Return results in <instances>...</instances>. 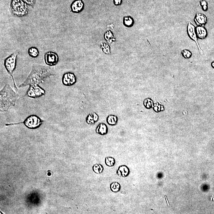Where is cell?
<instances>
[{
  "mask_svg": "<svg viewBox=\"0 0 214 214\" xmlns=\"http://www.w3.org/2000/svg\"><path fill=\"white\" fill-rule=\"evenodd\" d=\"M55 75L48 67L33 64L31 71L25 81L19 87H23L30 84H39L44 82L47 78Z\"/></svg>",
  "mask_w": 214,
  "mask_h": 214,
  "instance_id": "obj_1",
  "label": "cell"
},
{
  "mask_svg": "<svg viewBox=\"0 0 214 214\" xmlns=\"http://www.w3.org/2000/svg\"><path fill=\"white\" fill-rule=\"evenodd\" d=\"M19 95L12 88L9 84H6L0 92V110L7 111L15 106Z\"/></svg>",
  "mask_w": 214,
  "mask_h": 214,
  "instance_id": "obj_2",
  "label": "cell"
},
{
  "mask_svg": "<svg viewBox=\"0 0 214 214\" xmlns=\"http://www.w3.org/2000/svg\"><path fill=\"white\" fill-rule=\"evenodd\" d=\"M11 9L12 14L18 17H23L28 14L27 4L22 0H11Z\"/></svg>",
  "mask_w": 214,
  "mask_h": 214,
  "instance_id": "obj_3",
  "label": "cell"
},
{
  "mask_svg": "<svg viewBox=\"0 0 214 214\" xmlns=\"http://www.w3.org/2000/svg\"><path fill=\"white\" fill-rule=\"evenodd\" d=\"M19 52H14L12 54L9 56L5 60L4 66L7 72L12 77L13 81L14 86L15 87V90L17 91L18 88L16 86V84L15 82V79L13 77V74L16 69V61L17 56Z\"/></svg>",
  "mask_w": 214,
  "mask_h": 214,
  "instance_id": "obj_4",
  "label": "cell"
},
{
  "mask_svg": "<svg viewBox=\"0 0 214 214\" xmlns=\"http://www.w3.org/2000/svg\"><path fill=\"white\" fill-rule=\"evenodd\" d=\"M43 122H44V121L39 117L36 115H32L28 116L23 122L17 123L6 124V125L23 123L28 129H35L40 127Z\"/></svg>",
  "mask_w": 214,
  "mask_h": 214,
  "instance_id": "obj_5",
  "label": "cell"
},
{
  "mask_svg": "<svg viewBox=\"0 0 214 214\" xmlns=\"http://www.w3.org/2000/svg\"><path fill=\"white\" fill-rule=\"evenodd\" d=\"M46 92L38 84H30L25 96L33 98H37L45 95Z\"/></svg>",
  "mask_w": 214,
  "mask_h": 214,
  "instance_id": "obj_6",
  "label": "cell"
},
{
  "mask_svg": "<svg viewBox=\"0 0 214 214\" xmlns=\"http://www.w3.org/2000/svg\"><path fill=\"white\" fill-rule=\"evenodd\" d=\"M44 60L46 64L51 66H54L58 63L59 57L56 52L50 51L45 54Z\"/></svg>",
  "mask_w": 214,
  "mask_h": 214,
  "instance_id": "obj_7",
  "label": "cell"
},
{
  "mask_svg": "<svg viewBox=\"0 0 214 214\" xmlns=\"http://www.w3.org/2000/svg\"><path fill=\"white\" fill-rule=\"evenodd\" d=\"M77 82V78L75 74L71 72L65 73L62 77V83L66 86L74 85Z\"/></svg>",
  "mask_w": 214,
  "mask_h": 214,
  "instance_id": "obj_8",
  "label": "cell"
},
{
  "mask_svg": "<svg viewBox=\"0 0 214 214\" xmlns=\"http://www.w3.org/2000/svg\"><path fill=\"white\" fill-rule=\"evenodd\" d=\"M84 6L82 0H75L71 5V11L74 13H79L84 9Z\"/></svg>",
  "mask_w": 214,
  "mask_h": 214,
  "instance_id": "obj_9",
  "label": "cell"
},
{
  "mask_svg": "<svg viewBox=\"0 0 214 214\" xmlns=\"http://www.w3.org/2000/svg\"><path fill=\"white\" fill-rule=\"evenodd\" d=\"M187 32H188V35H189L192 40L194 41L196 43L199 49L200 52L201 53L202 50H201L199 45L198 41H197V35L196 33L195 27L190 22L188 23V26H187Z\"/></svg>",
  "mask_w": 214,
  "mask_h": 214,
  "instance_id": "obj_10",
  "label": "cell"
},
{
  "mask_svg": "<svg viewBox=\"0 0 214 214\" xmlns=\"http://www.w3.org/2000/svg\"><path fill=\"white\" fill-rule=\"evenodd\" d=\"M130 170L127 166L122 165L119 166L116 171V174L120 177L125 178L129 176L130 174Z\"/></svg>",
  "mask_w": 214,
  "mask_h": 214,
  "instance_id": "obj_11",
  "label": "cell"
},
{
  "mask_svg": "<svg viewBox=\"0 0 214 214\" xmlns=\"http://www.w3.org/2000/svg\"><path fill=\"white\" fill-rule=\"evenodd\" d=\"M96 131L101 135H105L108 133V127L106 124L101 123L96 128Z\"/></svg>",
  "mask_w": 214,
  "mask_h": 214,
  "instance_id": "obj_12",
  "label": "cell"
},
{
  "mask_svg": "<svg viewBox=\"0 0 214 214\" xmlns=\"http://www.w3.org/2000/svg\"><path fill=\"white\" fill-rule=\"evenodd\" d=\"M195 21L198 25H202L207 22V18L203 14L198 13L194 19Z\"/></svg>",
  "mask_w": 214,
  "mask_h": 214,
  "instance_id": "obj_13",
  "label": "cell"
},
{
  "mask_svg": "<svg viewBox=\"0 0 214 214\" xmlns=\"http://www.w3.org/2000/svg\"><path fill=\"white\" fill-rule=\"evenodd\" d=\"M196 32L197 36L200 39H204L207 35V31L206 29L203 27L199 26L196 29Z\"/></svg>",
  "mask_w": 214,
  "mask_h": 214,
  "instance_id": "obj_14",
  "label": "cell"
},
{
  "mask_svg": "<svg viewBox=\"0 0 214 214\" xmlns=\"http://www.w3.org/2000/svg\"><path fill=\"white\" fill-rule=\"evenodd\" d=\"M98 115L96 113L90 114L87 117L86 122L89 125H93L96 122L98 121Z\"/></svg>",
  "mask_w": 214,
  "mask_h": 214,
  "instance_id": "obj_15",
  "label": "cell"
},
{
  "mask_svg": "<svg viewBox=\"0 0 214 214\" xmlns=\"http://www.w3.org/2000/svg\"><path fill=\"white\" fill-rule=\"evenodd\" d=\"M123 24L126 27H132L134 24V19L130 16L124 17L123 19Z\"/></svg>",
  "mask_w": 214,
  "mask_h": 214,
  "instance_id": "obj_16",
  "label": "cell"
},
{
  "mask_svg": "<svg viewBox=\"0 0 214 214\" xmlns=\"http://www.w3.org/2000/svg\"><path fill=\"white\" fill-rule=\"evenodd\" d=\"M28 54L33 58H36L39 54V51L36 47H32L29 48L28 51Z\"/></svg>",
  "mask_w": 214,
  "mask_h": 214,
  "instance_id": "obj_17",
  "label": "cell"
},
{
  "mask_svg": "<svg viewBox=\"0 0 214 214\" xmlns=\"http://www.w3.org/2000/svg\"><path fill=\"white\" fill-rule=\"evenodd\" d=\"M110 190L114 193H117L121 190V186L120 183L117 182H113L110 184Z\"/></svg>",
  "mask_w": 214,
  "mask_h": 214,
  "instance_id": "obj_18",
  "label": "cell"
},
{
  "mask_svg": "<svg viewBox=\"0 0 214 214\" xmlns=\"http://www.w3.org/2000/svg\"><path fill=\"white\" fill-rule=\"evenodd\" d=\"M106 121L109 125H111V126H114L117 123L118 118L115 115H110L107 117Z\"/></svg>",
  "mask_w": 214,
  "mask_h": 214,
  "instance_id": "obj_19",
  "label": "cell"
},
{
  "mask_svg": "<svg viewBox=\"0 0 214 214\" xmlns=\"http://www.w3.org/2000/svg\"><path fill=\"white\" fill-rule=\"evenodd\" d=\"M93 170L96 174L99 175L103 172L104 168L102 165L100 164H97L93 166Z\"/></svg>",
  "mask_w": 214,
  "mask_h": 214,
  "instance_id": "obj_20",
  "label": "cell"
},
{
  "mask_svg": "<svg viewBox=\"0 0 214 214\" xmlns=\"http://www.w3.org/2000/svg\"><path fill=\"white\" fill-rule=\"evenodd\" d=\"M105 164L109 167H112L114 166L116 162L114 157H106L105 160Z\"/></svg>",
  "mask_w": 214,
  "mask_h": 214,
  "instance_id": "obj_21",
  "label": "cell"
},
{
  "mask_svg": "<svg viewBox=\"0 0 214 214\" xmlns=\"http://www.w3.org/2000/svg\"><path fill=\"white\" fill-rule=\"evenodd\" d=\"M184 58L189 59L191 57L192 54L191 52L189 50L184 49L181 52Z\"/></svg>",
  "mask_w": 214,
  "mask_h": 214,
  "instance_id": "obj_22",
  "label": "cell"
},
{
  "mask_svg": "<svg viewBox=\"0 0 214 214\" xmlns=\"http://www.w3.org/2000/svg\"><path fill=\"white\" fill-rule=\"evenodd\" d=\"M27 4L34 7L36 0H22Z\"/></svg>",
  "mask_w": 214,
  "mask_h": 214,
  "instance_id": "obj_23",
  "label": "cell"
},
{
  "mask_svg": "<svg viewBox=\"0 0 214 214\" xmlns=\"http://www.w3.org/2000/svg\"><path fill=\"white\" fill-rule=\"evenodd\" d=\"M201 5L204 11H206L207 9V4L206 1H201Z\"/></svg>",
  "mask_w": 214,
  "mask_h": 214,
  "instance_id": "obj_24",
  "label": "cell"
},
{
  "mask_svg": "<svg viewBox=\"0 0 214 214\" xmlns=\"http://www.w3.org/2000/svg\"><path fill=\"white\" fill-rule=\"evenodd\" d=\"M122 2V0H114V3L116 6L120 5Z\"/></svg>",
  "mask_w": 214,
  "mask_h": 214,
  "instance_id": "obj_25",
  "label": "cell"
},
{
  "mask_svg": "<svg viewBox=\"0 0 214 214\" xmlns=\"http://www.w3.org/2000/svg\"><path fill=\"white\" fill-rule=\"evenodd\" d=\"M212 67L214 68V61H213V62L212 63Z\"/></svg>",
  "mask_w": 214,
  "mask_h": 214,
  "instance_id": "obj_26",
  "label": "cell"
}]
</instances>
